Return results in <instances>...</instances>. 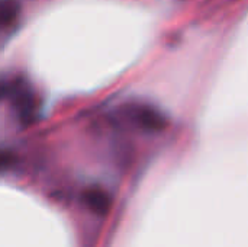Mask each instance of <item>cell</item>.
I'll list each match as a JSON object with an SVG mask.
<instances>
[{"instance_id":"1","label":"cell","mask_w":248,"mask_h":247,"mask_svg":"<svg viewBox=\"0 0 248 247\" xmlns=\"http://www.w3.org/2000/svg\"><path fill=\"white\" fill-rule=\"evenodd\" d=\"M129 119L144 131L160 132L167 128V118L157 108L144 103H134L128 108Z\"/></svg>"},{"instance_id":"5","label":"cell","mask_w":248,"mask_h":247,"mask_svg":"<svg viewBox=\"0 0 248 247\" xmlns=\"http://www.w3.org/2000/svg\"><path fill=\"white\" fill-rule=\"evenodd\" d=\"M12 160H13V156L7 151H0V169H4V167H9L12 165Z\"/></svg>"},{"instance_id":"4","label":"cell","mask_w":248,"mask_h":247,"mask_svg":"<svg viewBox=\"0 0 248 247\" xmlns=\"http://www.w3.org/2000/svg\"><path fill=\"white\" fill-rule=\"evenodd\" d=\"M20 6L16 0H0V31L10 29L19 17Z\"/></svg>"},{"instance_id":"6","label":"cell","mask_w":248,"mask_h":247,"mask_svg":"<svg viewBox=\"0 0 248 247\" xmlns=\"http://www.w3.org/2000/svg\"><path fill=\"white\" fill-rule=\"evenodd\" d=\"M3 93H4V89H3V87H1V84H0V98H1V95H3Z\"/></svg>"},{"instance_id":"3","label":"cell","mask_w":248,"mask_h":247,"mask_svg":"<svg viewBox=\"0 0 248 247\" xmlns=\"http://www.w3.org/2000/svg\"><path fill=\"white\" fill-rule=\"evenodd\" d=\"M84 202L89 205L92 211L96 214L105 215L110 208V198L109 195L100 188H90L84 192Z\"/></svg>"},{"instance_id":"2","label":"cell","mask_w":248,"mask_h":247,"mask_svg":"<svg viewBox=\"0 0 248 247\" xmlns=\"http://www.w3.org/2000/svg\"><path fill=\"white\" fill-rule=\"evenodd\" d=\"M12 102L13 108L17 112V116L23 122H32L39 112V99L33 89L25 83H17L12 89Z\"/></svg>"}]
</instances>
